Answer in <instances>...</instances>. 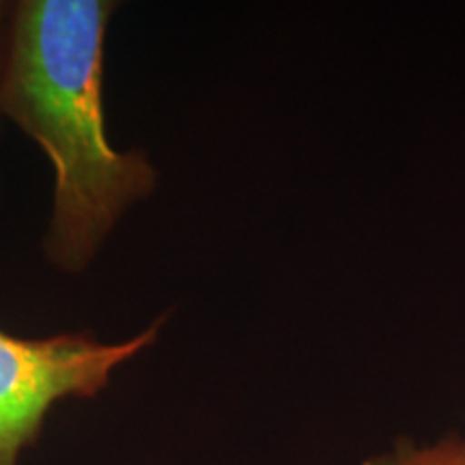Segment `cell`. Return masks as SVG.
<instances>
[{
    "label": "cell",
    "instance_id": "1",
    "mask_svg": "<svg viewBox=\"0 0 465 465\" xmlns=\"http://www.w3.org/2000/svg\"><path fill=\"white\" fill-rule=\"evenodd\" d=\"M113 0H22L0 48V119L39 144L54 185L44 257L83 274L121 220L160 183L143 149H116L104 108Z\"/></svg>",
    "mask_w": 465,
    "mask_h": 465
},
{
    "label": "cell",
    "instance_id": "2",
    "mask_svg": "<svg viewBox=\"0 0 465 465\" xmlns=\"http://www.w3.org/2000/svg\"><path fill=\"white\" fill-rule=\"evenodd\" d=\"M166 322L168 315L155 317L143 332L116 342L91 332L33 339L0 328V465H20L61 401L106 391L114 371L153 345Z\"/></svg>",
    "mask_w": 465,
    "mask_h": 465
},
{
    "label": "cell",
    "instance_id": "4",
    "mask_svg": "<svg viewBox=\"0 0 465 465\" xmlns=\"http://www.w3.org/2000/svg\"><path fill=\"white\" fill-rule=\"evenodd\" d=\"M9 5L0 3V48H3L5 31H7V20H9Z\"/></svg>",
    "mask_w": 465,
    "mask_h": 465
},
{
    "label": "cell",
    "instance_id": "3",
    "mask_svg": "<svg viewBox=\"0 0 465 465\" xmlns=\"http://www.w3.org/2000/svg\"><path fill=\"white\" fill-rule=\"evenodd\" d=\"M362 465H465V435H446L429 444L399 440Z\"/></svg>",
    "mask_w": 465,
    "mask_h": 465
}]
</instances>
